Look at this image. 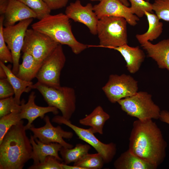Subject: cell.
I'll list each match as a JSON object with an SVG mask.
<instances>
[{
	"instance_id": "30bf717a",
	"label": "cell",
	"mask_w": 169,
	"mask_h": 169,
	"mask_svg": "<svg viewBox=\"0 0 169 169\" xmlns=\"http://www.w3.org/2000/svg\"><path fill=\"white\" fill-rule=\"evenodd\" d=\"M33 20L30 18L19 22L17 24L3 27L4 40L11 53L13 59V72L17 74L19 65L21 52L23 47L28 28Z\"/></svg>"
},
{
	"instance_id": "5bb4252c",
	"label": "cell",
	"mask_w": 169,
	"mask_h": 169,
	"mask_svg": "<svg viewBox=\"0 0 169 169\" xmlns=\"http://www.w3.org/2000/svg\"><path fill=\"white\" fill-rule=\"evenodd\" d=\"M65 14L74 22L85 25L92 34H97V27L99 19L91 3H88L84 6L80 0H77L74 2L71 3L67 7Z\"/></svg>"
},
{
	"instance_id": "52a82bcc",
	"label": "cell",
	"mask_w": 169,
	"mask_h": 169,
	"mask_svg": "<svg viewBox=\"0 0 169 169\" xmlns=\"http://www.w3.org/2000/svg\"><path fill=\"white\" fill-rule=\"evenodd\" d=\"M65 61L62 45L59 44L43 62L36 77L38 81L51 87H60L61 72Z\"/></svg>"
},
{
	"instance_id": "3957f363",
	"label": "cell",
	"mask_w": 169,
	"mask_h": 169,
	"mask_svg": "<svg viewBox=\"0 0 169 169\" xmlns=\"http://www.w3.org/2000/svg\"><path fill=\"white\" fill-rule=\"evenodd\" d=\"M31 27L33 29L47 35L59 44L67 45L76 54L88 47L76 40L72 32L69 18L63 13L49 14L33 23Z\"/></svg>"
},
{
	"instance_id": "4dcf8cb0",
	"label": "cell",
	"mask_w": 169,
	"mask_h": 169,
	"mask_svg": "<svg viewBox=\"0 0 169 169\" xmlns=\"http://www.w3.org/2000/svg\"><path fill=\"white\" fill-rule=\"evenodd\" d=\"M152 5L153 11L160 20L169 21V0H155Z\"/></svg>"
},
{
	"instance_id": "5b68a950",
	"label": "cell",
	"mask_w": 169,
	"mask_h": 169,
	"mask_svg": "<svg viewBox=\"0 0 169 169\" xmlns=\"http://www.w3.org/2000/svg\"><path fill=\"white\" fill-rule=\"evenodd\" d=\"M32 89L38 90L48 106L56 108L63 117L70 120L76 109V97L73 88L61 86L55 88L38 81L33 84Z\"/></svg>"
},
{
	"instance_id": "e575fe53",
	"label": "cell",
	"mask_w": 169,
	"mask_h": 169,
	"mask_svg": "<svg viewBox=\"0 0 169 169\" xmlns=\"http://www.w3.org/2000/svg\"><path fill=\"white\" fill-rule=\"evenodd\" d=\"M51 10L59 9L65 7L68 0H43Z\"/></svg>"
},
{
	"instance_id": "4316f807",
	"label": "cell",
	"mask_w": 169,
	"mask_h": 169,
	"mask_svg": "<svg viewBox=\"0 0 169 169\" xmlns=\"http://www.w3.org/2000/svg\"><path fill=\"white\" fill-rule=\"evenodd\" d=\"M20 110H14L0 118V143L10 129L22 120L20 115Z\"/></svg>"
},
{
	"instance_id": "e0dca14e",
	"label": "cell",
	"mask_w": 169,
	"mask_h": 169,
	"mask_svg": "<svg viewBox=\"0 0 169 169\" xmlns=\"http://www.w3.org/2000/svg\"><path fill=\"white\" fill-rule=\"evenodd\" d=\"M30 140L33 148L31 159L33 160V164L43 162L45 158L49 156H54L60 161H63L59 155V152L63 147L59 143H44L37 138L34 139L32 135Z\"/></svg>"
},
{
	"instance_id": "7a4b0ae2",
	"label": "cell",
	"mask_w": 169,
	"mask_h": 169,
	"mask_svg": "<svg viewBox=\"0 0 169 169\" xmlns=\"http://www.w3.org/2000/svg\"><path fill=\"white\" fill-rule=\"evenodd\" d=\"M22 120L12 126L0 143V169H22L32 159L33 148Z\"/></svg>"
},
{
	"instance_id": "484cf974",
	"label": "cell",
	"mask_w": 169,
	"mask_h": 169,
	"mask_svg": "<svg viewBox=\"0 0 169 169\" xmlns=\"http://www.w3.org/2000/svg\"><path fill=\"white\" fill-rule=\"evenodd\" d=\"M105 164L101 155L95 154H86L74 163V166L79 167L83 169H100Z\"/></svg>"
},
{
	"instance_id": "83f0119b",
	"label": "cell",
	"mask_w": 169,
	"mask_h": 169,
	"mask_svg": "<svg viewBox=\"0 0 169 169\" xmlns=\"http://www.w3.org/2000/svg\"><path fill=\"white\" fill-rule=\"evenodd\" d=\"M32 10L37 15V18L40 20L49 14L51 10L43 0H18Z\"/></svg>"
},
{
	"instance_id": "cb8c5ba5",
	"label": "cell",
	"mask_w": 169,
	"mask_h": 169,
	"mask_svg": "<svg viewBox=\"0 0 169 169\" xmlns=\"http://www.w3.org/2000/svg\"><path fill=\"white\" fill-rule=\"evenodd\" d=\"M22 58V63L16 75L22 79L31 81L36 77L42 63L37 62L31 55L26 52L23 53Z\"/></svg>"
},
{
	"instance_id": "7402d4cb",
	"label": "cell",
	"mask_w": 169,
	"mask_h": 169,
	"mask_svg": "<svg viewBox=\"0 0 169 169\" xmlns=\"http://www.w3.org/2000/svg\"><path fill=\"white\" fill-rule=\"evenodd\" d=\"M149 24L147 31L142 34H137L136 37L141 45L148 41L156 39L162 32L163 23L160 21L157 15L153 13L145 12Z\"/></svg>"
},
{
	"instance_id": "d4e9b609",
	"label": "cell",
	"mask_w": 169,
	"mask_h": 169,
	"mask_svg": "<svg viewBox=\"0 0 169 169\" xmlns=\"http://www.w3.org/2000/svg\"><path fill=\"white\" fill-rule=\"evenodd\" d=\"M91 147L88 144L78 143L74 148H66L62 147L59 151L64 164H68L75 162L86 154Z\"/></svg>"
},
{
	"instance_id": "6da1fadb",
	"label": "cell",
	"mask_w": 169,
	"mask_h": 169,
	"mask_svg": "<svg viewBox=\"0 0 169 169\" xmlns=\"http://www.w3.org/2000/svg\"><path fill=\"white\" fill-rule=\"evenodd\" d=\"M167 146L160 129L152 119L133 122L128 149L131 153L158 167L166 157Z\"/></svg>"
},
{
	"instance_id": "f35d334b",
	"label": "cell",
	"mask_w": 169,
	"mask_h": 169,
	"mask_svg": "<svg viewBox=\"0 0 169 169\" xmlns=\"http://www.w3.org/2000/svg\"><path fill=\"white\" fill-rule=\"evenodd\" d=\"M125 6L129 7L130 4L127 0H120Z\"/></svg>"
},
{
	"instance_id": "f546056e",
	"label": "cell",
	"mask_w": 169,
	"mask_h": 169,
	"mask_svg": "<svg viewBox=\"0 0 169 169\" xmlns=\"http://www.w3.org/2000/svg\"><path fill=\"white\" fill-rule=\"evenodd\" d=\"M131 4L130 8L132 13L138 18L145 15V12L153 13L152 4L145 0H129Z\"/></svg>"
},
{
	"instance_id": "d6a6232c",
	"label": "cell",
	"mask_w": 169,
	"mask_h": 169,
	"mask_svg": "<svg viewBox=\"0 0 169 169\" xmlns=\"http://www.w3.org/2000/svg\"><path fill=\"white\" fill-rule=\"evenodd\" d=\"M55 157L47 156L44 161L36 164H33L28 168L29 169H63L62 163Z\"/></svg>"
},
{
	"instance_id": "8fae6325",
	"label": "cell",
	"mask_w": 169,
	"mask_h": 169,
	"mask_svg": "<svg viewBox=\"0 0 169 169\" xmlns=\"http://www.w3.org/2000/svg\"><path fill=\"white\" fill-rule=\"evenodd\" d=\"M102 90L109 101L115 103L135 95L138 90V82L129 75L111 74Z\"/></svg>"
},
{
	"instance_id": "9a60e30c",
	"label": "cell",
	"mask_w": 169,
	"mask_h": 169,
	"mask_svg": "<svg viewBox=\"0 0 169 169\" xmlns=\"http://www.w3.org/2000/svg\"><path fill=\"white\" fill-rule=\"evenodd\" d=\"M36 95L34 92L32 91L30 94L28 101L25 103V101L23 99L21 101V106L20 115L22 119H27L28 122L25 125L27 130L29 129L33 125V122L39 117L44 119L45 115L49 112H52L55 115L58 113V109L54 106H40L37 105L35 102Z\"/></svg>"
},
{
	"instance_id": "ba28073f",
	"label": "cell",
	"mask_w": 169,
	"mask_h": 169,
	"mask_svg": "<svg viewBox=\"0 0 169 169\" xmlns=\"http://www.w3.org/2000/svg\"><path fill=\"white\" fill-rule=\"evenodd\" d=\"M52 121L59 124L65 125L71 128L79 139L92 146L97 152L101 155L105 164L109 163L112 161L117 151L115 143L110 142L105 144L101 142L95 136L90 128L85 129L77 126L62 115H56Z\"/></svg>"
},
{
	"instance_id": "8992f818",
	"label": "cell",
	"mask_w": 169,
	"mask_h": 169,
	"mask_svg": "<svg viewBox=\"0 0 169 169\" xmlns=\"http://www.w3.org/2000/svg\"><path fill=\"white\" fill-rule=\"evenodd\" d=\"M117 103L128 115L138 120H144L159 119L161 110L152 99L151 95L145 91L122 99Z\"/></svg>"
},
{
	"instance_id": "277c9868",
	"label": "cell",
	"mask_w": 169,
	"mask_h": 169,
	"mask_svg": "<svg viewBox=\"0 0 169 169\" xmlns=\"http://www.w3.org/2000/svg\"><path fill=\"white\" fill-rule=\"evenodd\" d=\"M127 23L121 17L105 16L100 18L97 27L99 46L112 49L127 44Z\"/></svg>"
},
{
	"instance_id": "ab89813d",
	"label": "cell",
	"mask_w": 169,
	"mask_h": 169,
	"mask_svg": "<svg viewBox=\"0 0 169 169\" xmlns=\"http://www.w3.org/2000/svg\"><path fill=\"white\" fill-rule=\"evenodd\" d=\"M92 1H100L101 0H90Z\"/></svg>"
},
{
	"instance_id": "2e32d148",
	"label": "cell",
	"mask_w": 169,
	"mask_h": 169,
	"mask_svg": "<svg viewBox=\"0 0 169 169\" xmlns=\"http://www.w3.org/2000/svg\"><path fill=\"white\" fill-rule=\"evenodd\" d=\"M4 15V27L14 25L18 22L30 18H37V17L32 10L18 0H9Z\"/></svg>"
},
{
	"instance_id": "603a6c76",
	"label": "cell",
	"mask_w": 169,
	"mask_h": 169,
	"mask_svg": "<svg viewBox=\"0 0 169 169\" xmlns=\"http://www.w3.org/2000/svg\"><path fill=\"white\" fill-rule=\"evenodd\" d=\"M0 66L4 70L7 78L13 88L14 91V97L16 102L20 105V98L23 92H28L32 89L33 83L31 81H27L18 77L12 71L9 67L0 61Z\"/></svg>"
},
{
	"instance_id": "7c38bea8",
	"label": "cell",
	"mask_w": 169,
	"mask_h": 169,
	"mask_svg": "<svg viewBox=\"0 0 169 169\" xmlns=\"http://www.w3.org/2000/svg\"><path fill=\"white\" fill-rule=\"evenodd\" d=\"M44 120L45 123L44 126L36 128L33 125L29 129L33 132L34 139L37 138L42 142L46 144L58 143L65 148H73V145L67 143L63 139L72 138L73 136L72 132L64 131L59 125L54 126L48 115L44 117Z\"/></svg>"
},
{
	"instance_id": "ffe728a7",
	"label": "cell",
	"mask_w": 169,
	"mask_h": 169,
	"mask_svg": "<svg viewBox=\"0 0 169 169\" xmlns=\"http://www.w3.org/2000/svg\"><path fill=\"white\" fill-rule=\"evenodd\" d=\"M114 166L116 169H156L158 167L134 155L128 149L115 160Z\"/></svg>"
},
{
	"instance_id": "4fadbf2b",
	"label": "cell",
	"mask_w": 169,
	"mask_h": 169,
	"mask_svg": "<svg viewBox=\"0 0 169 169\" xmlns=\"http://www.w3.org/2000/svg\"><path fill=\"white\" fill-rule=\"evenodd\" d=\"M93 10L99 19L105 16L121 17L133 26L139 20V18L132 13L130 7L125 6L120 0H101L93 6Z\"/></svg>"
},
{
	"instance_id": "8d00e7d4",
	"label": "cell",
	"mask_w": 169,
	"mask_h": 169,
	"mask_svg": "<svg viewBox=\"0 0 169 169\" xmlns=\"http://www.w3.org/2000/svg\"><path fill=\"white\" fill-rule=\"evenodd\" d=\"M159 119L169 125V111L166 110L161 111Z\"/></svg>"
},
{
	"instance_id": "9c48e42d",
	"label": "cell",
	"mask_w": 169,
	"mask_h": 169,
	"mask_svg": "<svg viewBox=\"0 0 169 169\" xmlns=\"http://www.w3.org/2000/svg\"><path fill=\"white\" fill-rule=\"evenodd\" d=\"M47 35L32 28L27 30L22 50L42 64L59 44Z\"/></svg>"
},
{
	"instance_id": "60d3db41",
	"label": "cell",
	"mask_w": 169,
	"mask_h": 169,
	"mask_svg": "<svg viewBox=\"0 0 169 169\" xmlns=\"http://www.w3.org/2000/svg\"><path fill=\"white\" fill-rule=\"evenodd\" d=\"M145 0L146 1H147V2H149L150 0Z\"/></svg>"
},
{
	"instance_id": "836d02e7",
	"label": "cell",
	"mask_w": 169,
	"mask_h": 169,
	"mask_svg": "<svg viewBox=\"0 0 169 169\" xmlns=\"http://www.w3.org/2000/svg\"><path fill=\"white\" fill-rule=\"evenodd\" d=\"M14 95V89L7 78L0 79V99H2Z\"/></svg>"
},
{
	"instance_id": "74e56055",
	"label": "cell",
	"mask_w": 169,
	"mask_h": 169,
	"mask_svg": "<svg viewBox=\"0 0 169 169\" xmlns=\"http://www.w3.org/2000/svg\"><path fill=\"white\" fill-rule=\"evenodd\" d=\"M0 79L7 78L6 74L3 68L0 66Z\"/></svg>"
},
{
	"instance_id": "f1b7e54d",
	"label": "cell",
	"mask_w": 169,
	"mask_h": 169,
	"mask_svg": "<svg viewBox=\"0 0 169 169\" xmlns=\"http://www.w3.org/2000/svg\"><path fill=\"white\" fill-rule=\"evenodd\" d=\"M4 17L1 15L0 17V61L4 63H13V57L11 51L4 40L3 33Z\"/></svg>"
},
{
	"instance_id": "ac0fdd59",
	"label": "cell",
	"mask_w": 169,
	"mask_h": 169,
	"mask_svg": "<svg viewBox=\"0 0 169 169\" xmlns=\"http://www.w3.org/2000/svg\"><path fill=\"white\" fill-rule=\"evenodd\" d=\"M141 46L146 51L148 56L156 62L159 68L169 71V38L155 44L148 41Z\"/></svg>"
},
{
	"instance_id": "d6986e66",
	"label": "cell",
	"mask_w": 169,
	"mask_h": 169,
	"mask_svg": "<svg viewBox=\"0 0 169 169\" xmlns=\"http://www.w3.org/2000/svg\"><path fill=\"white\" fill-rule=\"evenodd\" d=\"M112 49L120 53L126 62L127 70L131 74L138 71L145 57L144 52L138 46L132 47L126 44Z\"/></svg>"
},
{
	"instance_id": "d590c367",
	"label": "cell",
	"mask_w": 169,
	"mask_h": 169,
	"mask_svg": "<svg viewBox=\"0 0 169 169\" xmlns=\"http://www.w3.org/2000/svg\"><path fill=\"white\" fill-rule=\"evenodd\" d=\"M9 0H0V14H5L8 8Z\"/></svg>"
},
{
	"instance_id": "44dd1931",
	"label": "cell",
	"mask_w": 169,
	"mask_h": 169,
	"mask_svg": "<svg viewBox=\"0 0 169 169\" xmlns=\"http://www.w3.org/2000/svg\"><path fill=\"white\" fill-rule=\"evenodd\" d=\"M110 118V115L104 110L101 106L99 105L90 114L80 119L79 122L83 125L90 126L94 134L98 133L102 135L105 124Z\"/></svg>"
},
{
	"instance_id": "1f68e13d",
	"label": "cell",
	"mask_w": 169,
	"mask_h": 169,
	"mask_svg": "<svg viewBox=\"0 0 169 169\" xmlns=\"http://www.w3.org/2000/svg\"><path fill=\"white\" fill-rule=\"evenodd\" d=\"M21 106L15 102L13 96L0 99V118L16 110H21Z\"/></svg>"
}]
</instances>
